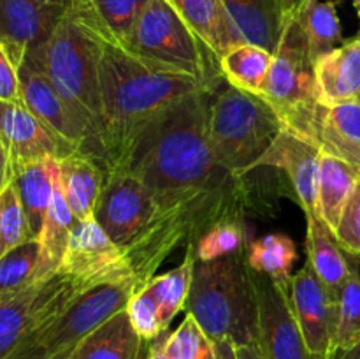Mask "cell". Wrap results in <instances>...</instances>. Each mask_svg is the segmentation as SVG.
I'll list each match as a JSON object with an SVG mask.
<instances>
[{
    "instance_id": "33",
    "label": "cell",
    "mask_w": 360,
    "mask_h": 359,
    "mask_svg": "<svg viewBox=\"0 0 360 359\" xmlns=\"http://www.w3.org/2000/svg\"><path fill=\"white\" fill-rule=\"evenodd\" d=\"M245 224L243 215H231L207 229L195 243L199 260H217L245 250Z\"/></svg>"
},
{
    "instance_id": "17",
    "label": "cell",
    "mask_w": 360,
    "mask_h": 359,
    "mask_svg": "<svg viewBox=\"0 0 360 359\" xmlns=\"http://www.w3.org/2000/svg\"><path fill=\"white\" fill-rule=\"evenodd\" d=\"M322 148L292 130L283 129L274 143L253 164L257 168H278L287 172L306 215H319V172Z\"/></svg>"
},
{
    "instance_id": "44",
    "label": "cell",
    "mask_w": 360,
    "mask_h": 359,
    "mask_svg": "<svg viewBox=\"0 0 360 359\" xmlns=\"http://www.w3.org/2000/svg\"><path fill=\"white\" fill-rule=\"evenodd\" d=\"M236 354L238 359H266L259 345H236Z\"/></svg>"
},
{
    "instance_id": "36",
    "label": "cell",
    "mask_w": 360,
    "mask_h": 359,
    "mask_svg": "<svg viewBox=\"0 0 360 359\" xmlns=\"http://www.w3.org/2000/svg\"><path fill=\"white\" fill-rule=\"evenodd\" d=\"M165 352L171 359H218L217 345L192 315L167 334Z\"/></svg>"
},
{
    "instance_id": "43",
    "label": "cell",
    "mask_w": 360,
    "mask_h": 359,
    "mask_svg": "<svg viewBox=\"0 0 360 359\" xmlns=\"http://www.w3.org/2000/svg\"><path fill=\"white\" fill-rule=\"evenodd\" d=\"M214 345H217L218 359H238V354H236V344L232 340L214 341Z\"/></svg>"
},
{
    "instance_id": "25",
    "label": "cell",
    "mask_w": 360,
    "mask_h": 359,
    "mask_svg": "<svg viewBox=\"0 0 360 359\" xmlns=\"http://www.w3.org/2000/svg\"><path fill=\"white\" fill-rule=\"evenodd\" d=\"M245 42L276 51L285 14L278 0H221Z\"/></svg>"
},
{
    "instance_id": "41",
    "label": "cell",
    "mask_w": 360,
    "mask_h": 359,
    "mask_svg": "<svg viewBox=\"0 0 360 359\" xmlns=\"http://www.w3.org/2000/svg\"><path fill=\"white\" fill-rule=\"evenodd\" d=\"M327 359H360V340L336 347Z\"/></svg>"
},
{
    "instance_id": "42",
    "label": "cell",
    "mask_w": 360,
    "mask_h": 359,
    "mask_svg": "<svg viewBox=\"0 0 360 359\" xmlns=\"http://www.w3.org/2000/svg\"><path fill=\"white\" fill-rule=\"evenodd\" d=\"M167 334L169 333L165 331V333H162L157 340L151 341V347L146 359H171L167 352H165V340H167Z\"/></svg>"
},
{
    "instance_id": "9",
    "label": "cell",
    "mask_w": 360,
    "mask_h": 359,
    "mask_svg": "<svg viewBox=\"0 0 360 359\" xmlns=\"http://www.w3.org/2000/svg\"><path fill=\"white\" fill-rule=\"evenodd\" d=\"M123 46L136 55L185 70L207 83L224 80L217 55L193 34L167 0L146 4Z\"/></svg>"
},
{
    "instance_id": "8",
    "label": "cell",
    "mask_w": 360,
    "mask_h": 359,
    "mask_svg": "<svg viewBox=\"0 0 360 359\" xmlns=\"http://www.w3.org/2000/svg\"><path fill=\"white\" fill-rule=\"evenodd\" d=\"M136 280L102 282L77 291L55 320L25 341L11 359H65L81 340L127 308Z\"/></svg>"
},
{
    "instance_id": "31",
    "label": "cell",
    "mask_w": 360,
    "mask_h": 359,
    "mask_svg": "<svg viewBox=\"0 0 360 359\" xmlns=\"http://www.w3.org/2000/svg\"><path fill=\"white\" fill-rule=\"evenodd\" d=\"M195 263V246L186 245V256L183 264H179L174 270L167 271V273L153 277L146 284L151 289V292H153L155 299H157V305L160 308L162 326H164L165 331L169 329L174 317L181 310H185L190 296V289H192Z\"/></svg>"
},
{
    "instance_id": "1",
    "label": "cell",
    "mask_w": 360,
    "mask_h": 359,
    "mask_svg": "<svg viewBox=\"0 0 360 359\" xmlns=\"http://www.w3.org/2000/svg\"><path fill=\"white\" fill-rule=\"evenodd\" d=\"M217 87L193 92L157 116L112 171L132 172L153 194L157 206L241 178L218 164L207 139L210 101Z\"/></svg>"
},
{
    "instance_id": "7",
    "label": "cell",
    "mask_w": 360,
    "mask_h": 359,
    "mask_svg": "<svg viewBox=\"0 0 360 359\" xmlns=\"http://www.w3.org/2000/svg\"><path fill=\"white\" fill-rule=\"evenodd\" d=\"M262 99L276 111L285 129L315 143L323 106L319 102L315 60L297 14L285 20Z\"/></svg>"
},
{
    "instance_id": "40",
    "label": "cell",
    "mask_w": 360,
    "mask_h": 359,
    "mask_svg": "<svg viewBox=\"0 0 360 359\" xmlns=\"http://www.w3.org/2000/svg\"><path fill=\"white\" fill-rule=\"evenodd\" d=\"M0 101H21V76L20 69L9 60V56L0 51Z\"/></svg>"
},
{
    "instance_id": "6",
    "label": "cell",
    "mask_w": 360,
    "mask_h": 359,
    "mask_svg": "<svg viewBox=\"0 0 360 359\" xmlns=\"http://www.w3.org/2000/svg\"><path fill=\"white\" fill-rule=\"evenodd\" d=\"M283 122L259 95L221 81L213 90L207 118V139L218 164L245 178L257 158L274 143Z\"/></svg>"
},
{
    "instance_id": "21",
    "label": "cell",
    "mask_w": 360,
    "mask_h": 359,
    "mask_svg": "<svg viewBox=\"0 0 360 359\" xmlns=\"http://www.w3.org/2000/svg\"><path fill=\"white\" fill-rule=\"evenodd\" d=\"M150 0H70L69 11L98 39L125 44Z\"/></svg>"
},
{
    "instance_id": "24",
    "label": "cell",
    "mask_w": 360,
    "mask_h": 359,
    "mask_svg": "<svg viewBox=\"0 0 360 359\" xmlns=\"http://www.w3.org/2000/svg\"><path fill=\"white\" fill-rule=\"evenodd\" d=\"M146 344L125 308L81 340L65 359H141Z\"/></svg>"
},
{
    "instance_id": "39",
    "label": "cell",
    "mask_w": 360,
    "mask_h": 359,
    "mask_svg": "<svg viewBox=\"0 0 360 359\" xmlns=\"http://www.w3.org/2000/svg\"><path fill=\"white\" fill-rule=\"evenodd\" d=\"M334 234L347 252L360 256V178Z\"/></svg>"
},
{
    "instance_id": "47",
    "label": "cell",
    "mask_w": 360,
    "mask_h": 359,
    "mask_svg": "<svg viewBox=\"0 0 360 359\" xmlns=\"http://www.w3.org/2000/svg\"><path fill=\"white\" fill-rule=\"evenodd\" d=\"M34 2H41V4H56V6H65V7H69L70 0H34Z\"/></svg>"
},
{
    "instance_id": "20",
    "label": "cell",
    "mask_w": 360,
    "mask_h": 359,
    "mask_svg": "<svg viewBox=\"0 0 360 359\" xmlns=\"http://www.w3.org/2000/svg\"><path fill=\"white\" fill-rule=\"evenodd\" d=\"M58 162L63 194L76 220L86 222L95 218V208L108 176L104 165L79 150Z\"/></svg>"
},
{
    "instance_id": "46",
    "label": "cell",
    "mask_w": 360,
    "mask_h": 359,
    "mask_svg": "<svg viewBox=\"0 0 360 359\" xmlns=\"http://www.w3.org/2000/svg\"><path fill=\"white\" fill-rule=\"evenodd\" d=\"M345 160L350 162V164L354 165L355 169H359V172H360V150L354 151V153H350L348 157H345Z\"/></svg>"
},
{
    "instance_id": "28",
    "label": "cell",
    "mask_w": 360,
    "mask_h": 359,
    "mask_svg": "<svg viewBox=\"0 0 360 359\" xmlns=\"http://www.w3.org/2000/svg\"><path fill=\"white\" fill-rule=\"evenodd\" d=\"M274 53L252 42H241L220 56V73L232 87L262 97L273 67Z\"/></svg>"
},
{
    "instance_id": "12",
    "label": "cell",
    "mask_w": 360,
    "mask_h": 359,
    "mask_svg": "<svg viewBox=\"0 0 360 359\" xmlns=\"http://www.w3.org/2000/svg\"><path fill=\"white\" fill-rule=\"evenodd\" d=\"M292 308L313 359H327L340 327V294L323 284L311 263H306L288 284Z\"/></svg>"
},
{
    "instance_id": "15",
    "label": "cell",
    "mask_w": 360,
    "mask_h": 359,
    "mask_svg": "<svg viewBox=\"0 0 360 359\" xmlns=\"http://www.w3.org/2000/svg\"><path fill=\"white\" fill-rule=\"evenodd\" d=\"M67 9L34 0H0V51L21 69L27 56L48 42Z\"/></svg>"
},
{
    "instance_id": "38",
    "label": "cell",
    "mask_w": 360,
    "mask_h": 359,
    "mask_svg": "<svg viewBox=\"0 0 360 359\" xmlns=\"http://www.w3.org/2000/svg\"><path fill=\"white\" fill-rule=\"evenodd\" d=\"M340 327H338L336 345L354 344L360 340V273L355 271L340 294Z\"/></svg>"
},
{
    "instance_id": "34",
    "label": "cell",
    "mask_w": 360,
    "mask_h": 359,
    "mask_svg": "<svg viewBox=\"0 0 360 359\" xmlns=\"http://www.w3.org/2000/svg\"><path fill=\"white\" fill-rule=\"evenodd\" d=\"M39 253H41V243L34 238L0 257V298L14 294L32 284L39 263Z\"/></svg>"
},
{
    "instance_id": "37",
    "label": "cell",
    "mask_w": 360,
    "mask_h": 359,
    "mask_svg": "<svg viewBox=\"0 0 360 359\" xmlns=\"http://www.w3.org/2000/svg\"><path fill=\"white\" fill-rule=\"evenodd\" d=\"M127 312H129L130 322H132L136 333L148 344H151L162 333H165L164 326H162L160 308H158L157 299H155L153 292L148 285H144L141 291H137L130 298Z\"/></svg>"
},
{
    "instance_id": "18",
    "label": "cell",
    "mask_w": 360,
    "mask_h": 359,
    "mask_svg": "<svg viewBox=\"0 0 360 359\" xmlns=\"http://www.w3.org/2000/svg\"><path fill=\"white\" fill-rule=\"evenodd\" d=\"M319 102L326 108L360 99V37L326 53L315 62Z\"/></svg>"
},
{
    "instance_id": "4",
    "label": "cell",
    "mask_w": 360,
    "mask_h": 359,
    "mask_svg": "<svg viewBox=\"0 0 360 359\" xmlns=\"http://www.w3.org/2000/svg\"><path fill=\"white\" fill-rule=\"evenodd\" d=\"M185 310L213 341L259 345L257 292L245 250L217 260L197 259Z\"/></svg>"
},
{
    "instance_id": "23",
    "label": "cell",
    "mask_w": 360,
    "mask_h": 359,
    "mask_svg": "<svg viewBox=\"0 0 360 359\" xmlns=\"http://www.w3.org/2000/svg\"><path fill=\"white\" fill-rule=\"evenodd\" d=\"M306 220H308V236H306L308 260L323 284L341 294L347 282L357 271V266L350 260L352 253L343 248L322 217L306 215Z\"/></svg>"
},
{
    "instance_id": "11",
    "label": "cell",
    "mask_w": 360,
    "mask_h": 359,
    "mask_svg": "<svg viewBox=\"0 0 360 359\" xmlns=\"http://www.w3.org/2000/svg\"><path fill=\"white\" fill-rule=\"evenodd\" d=\"M58 273L72 278L77 291L102 282L136 280L125 250L105 234L95 218L76 220Z\"/></svg>"
},
{
    "instance_id": "30",
    "label": "cell",
    "mask_w": 360,
    "mask_h": 359,
    "mask_svg": "<svg viewBox=\"0 0 360 359\" xmlns=\"http://www.w3.org/2000/svg\"><path fill=\"white\" fill-rule=\"evenodd\" d=\"M338 2L340 0H306L304 6L295 13L315 62L345 42L343 27L336 9Z\"/></svg>"
},
{
    "instance_id": "22",
    "label": "cell",
    "mask_w": 360,
    "mask_h": 359,
    "mask_svg": "<svg viewBox=\"0 0 360 359\" xmlns=\"http://www.w3.org/2000/svg\"><path fill=\"white\" fill-rule=\"evenodd\" d=\"M76 224L72 210L63 194L62 180H60V165L55 175V187H53V197L49 203L48 215H46L44 227L39 234L41 243V253H39V263L35 267L34 280L32 282H46L55 277L60 271L65 256L67 245L70 239V231Z\"/></svg>"
},
{
    "instance_id": "45",
    "label": "cell",
    "mask_w": 360,
    "mask_h": 359,
    "mask_svg": "<svg viewBox=\"0 0 360 359\" xmlns=\"http://www.w3.org/2000/svg\"><path fill=\"white\" fill-rule=\"evenodd\" d=\"M280 2L281 11H283L285 18L290 16V14H295L302 6H304L306 0H278Z\"/></svg>"
},
{
    "instance_id": "3",
    "label": "cell",
    "mask_w": 360,
    "mask_h": 359,
    "mask_svg": "<svg viewBox=\"0 0 360 359\" xmlns=\"http://www.w3.org/2000/svg\"><path fill=\"white\" fill-rule=\"evenodd\" d=\"M243 178L224 185L207 187L178 201L157 206V213L143 232L125 248L137 282L144 287L172 250L179 245H195L200 236L221 218L245 211Z\"/></svg>"
},
{
    "instance_id": "35",
    "label": "cell",
    "mask_w": 360,
    "mask_h": 359,
    "mask_svg": "<svg viewBox=\"0 0 360 359\" xmlns=\"http://www.w3.org/2000/svg\"><path fill=\"white\" fill-rule=\"evenodd\" d=\"M34 239L16 185L0 190V257Z\"/></svg>"
},
{
    "instance_id": "26",
    "label": "cell",
    "mask_w": 360,
    "mask_h": 359,
    "mask_svg": "<svg viewBox=\"0 0 360 359\" xmlns=\"http://www.w3.org/2000/svg\"><path fill=\"white\" fill-rule=\"evenodd\" d=\"M360 178L355 169L345 158L322 150L319 172V210L330 231L336 232L345 206L350 201Z\"/></svg>"
},
{
    "instance_id": "16",
    "label": "cell",
    "mask_w": 360,
    "mask_h": 359,
    "mask_svg": "<svg viewBox=\"0 0 360 359\" xmlns=\"http://www.w3.org/2000/svg\"><path fill=\"white\" fill-rule=\"evenodd\" d=\"M21 76V102L48 127L76 150L97 158L102 164V155L86 127L74 115L65 99L58 94L49 77L35 67L23 63ZM105 169V168H104Z\"/></svg>"
},
{
    "instance_id": "29",
    "label": "cell",
    "mask_w": 360,
    "mask_h": 359,
    "mask_svg": "<svg viewBox=\"0 0 360 359\" xmlns=\"http://www.w3.org/2000/svg\"><path fill=\"white\" fill-rule=\"evenodd\" d=\"M315 143L341 158L360 150V99L330 108L323 106Z\"/></svg>"
},
{
    "instance_id": "5",
    "label": "cell",
    "mask_w": 360,
    "mask_h": 359,
    "mask_svg": "<svg viewBox=\"0 0 360 359\" xmlns=\"http://www.w3.org/2000/svg\"><path fill=\"white\" fill-rule=\"evenodd\" d=\"M101 42L67 9L65 18L44 46L30 53L25 63L44 73L65 99L74 115L91 134L102 155V108L98 92ZM104 165V155H102Z\"/></svg>"
},
{
    "instance_id": "2",
    "label": "cell",
    "mask_w": 360,
    "mask_h": 359,
    "mask_svg": "<svg viewBox=\"0 0 360 359\" xmlns=\"http://www.w3.org/2000/svg\"><path fill=\"white\" fill-rule=\"evenodd\" d=\"M98 42L101 144L104 168L109 172L122 164L136 137L157 116L186 95L218 83H207L185 70L144 58L116 42L102 39Z\"/></svg>"
},
{
    "instance_id": "14",
    "label": "cell",
    "mask_w": 360,
    "mask_h": 359,
    "mask_svg": "<svg viewBox=\"0 0 360 359\" xmlns=\"http://www.w3.org/2000/svg\"><path fill=\"white\" fill-rule=\"evenodd\" d=\"M259 310V348L266 359H313L295 319L288 285L252 270Z\"/></svg>"
},
{
    "instance_id": "10",
    "label": "cell",
    "mask_w": 360,
    "mask_h": 359,
    "mask_svg": "<svg viewBox=\"0 0 360 359\" xmlns=\"http://www.w3.org/2000/svg\"><path fill=\"white\" fill-rule=\"evenodd\" d=\"M0 146H2V182L0 190L11 185L18 168L30 162L63 157L76 148L48 129L23 102H2L0 109Z\"/></svg>"
},
{
    "instance_id": "32",
    "label": "cell",
    "mask_w": 360,
    "mask_h": 359,
    "mask_svg": "<svg viewBox=\"0 0 360 359\" xmlns=\"http://www.w3.org/2000/svg\"><path fill=\"white\" fill-rule=\"evenodd\" d=\"M246 259L253 271L269 275L278 284L288 285L297 260V248L288 236L273 232L250 243Z\"/></svg>"
},
{
    "instance_id": "48",
    "label": "cell",
    "mask_w": 360,
    "mask_h": 359,
    "mask_svg": "<svg viewBox=\"0 0 360 359\" xmlns=\"http://www.w3.org/2000/svg\"><path fill=\"white\" fill-rule=\"evenodd\" d=\"M354 7L357 11V16H359V25H360V0H354ZM357 37H360V27H359V34Z\"/></svg>"
},
{
    "instance_id": "27",
    "label": "cell",
    "mask_w": 360,
    "mask_h": 359,
    "mask_svg": "<svg viewBox=\"0 0 360 359\" xmlns=\"http://www.w3.org/2000/svg\"><path fill=\"white\" fill-rule=\"evenodd\" d=\"M58 165L60 162L56 158H48V160L30 162V164L21 165L14 172L13 183L20 192L34 238H39L42 227H44Z\"/></svg>"
},
{
    "instance_id": "13",
    "label": "cell",
    "mask_w": 360,
    "mask_h": 359,
    "mask_svg": "<svg viewBox=\"0 0 360 359\" xmlns=\"http://www.w3.org/2000/svg\"><path fill=\"white\" fill-rule=\"evenodd\" d=\"M157 213V199L129 171H109L95 208V220L123 250L146 229Z\"/></svg>"
},
{
    "instance_id": "19",
    "label": "cell",
    "mask_w": 360,
    "mask_h": 359,
    "mask_svg": "<svg viewBox=\"0 0 360 359\" xmlns=\"http://www.w3.org/2000/svg\"><path fill=\"white\" fill-rule=\"evenodd\" d=\"M193 34L217 55L245 42L221 0H167Z\"/></svg>"
}]
</instances>
